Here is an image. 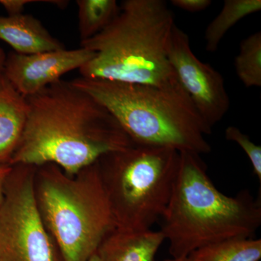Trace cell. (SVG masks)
<instances>
[{
  "label": "cell",
  "instance_id": "cell-1",
  "mask_svg": "<svg viewBox=\"0 0 261 261\" xmlns=\"http://www.w3.org/2000/svg\"><path fill=\"white\" fill-rule=\"evenodd\" d=\"M25 98L27 121L10 166L53 164L73 176L135 144L102 104L71 82L58 81Z\"/></svg>",
  "mask_w": 261,
  "mask_h": 261
},
{
  "label": "cell",
  "instance_id": "cell-2",
  "mask_svg": "<svg viewBox=\"0 0 261 261\" xmlns=\"http://www.w3.org/2000/svg\"><path fill=\"white\" fill-rule=\"evenodd\" d=\"M180 153V166L161 230L173 260L211 244L253 238L261 224L260 197L248 190L233 197L220 192L200 154Z\"/></svg>",
  "mask_w": 261,
  "mask_h": 261
},
{
  "label": "cell",
  "instance_id": "cell-3",
  "mask_svg": "<svg viewBox=\"0 0 261 261\" xmlns=\"http://www.w3.org/2000/svg\"><path fill=\"white\" fill-rule=\"evenodd\" d=\"M102 32L81 42L94 56L84 78L167 87L180 84L168 58L173 12L163 0H125Z\"/></svg>",
  "mask_w": 261,
  "mask_h": 261
},
{
  "label": "cell",
  "instance_id": "cell-4",
  "mask_svg": "<svg viewBox=\"0 0 261 261\" xmlns=\"http://www.w3.org/2000/svg\"><path fill=\"white\" fill-rule=\"evenodd\" d=\"M72 84L102 104L137 145L210 153L205 124L181 84L155 87L79 77Z\"/></svg>",
  "mask_w": 261,
  "mask_h": 261
},
{
  "label": "cell",
  "instance_id": "cell-5",
  "mask_svg": "<svg viewBox=\"0 0 261 261\" xmlns=\"http://www.w3.org/2000/svg\"><path fill=\"white\" fill-rule=\"evenodd\" d=\"M51 166L42 171L36 194L43 221L63 261H88L117 229L97 162L77 178Z\"/></svg>",
  "mask_w": 261,
  "mask_h": 261
},
{
  "label": "cell",
  "instance_id": "cell-6",
  "mask_svg": "<svg viewBox=\"0 0 261 261\" xmlns=\"http://www.w3.org/2000/svg\"><path fill=\"white\" fill-rule=\"evenodd\" d=\"M117 229L151 230L167 208L177 178L180 153L176 149L134 144L99 160ZM98 165V164H97Z\"/></svg>",
  "mask_w": 261,
  "mask_h": 261
},
{
  "label": "cell",
  "instance_id": "cell-7",
  "mask_svg": "<svg viewBox=\"0 0 261 261\" xmlns=\"http://www.w3.org/2000/svg\"><path fill=\"white\" fill-rule=\"evenodd\" d=\"M15 166L0 207V261H63L43 221L32 176Z\"/></svg>",
  "mask_w": 261,
  "mask_h": 261
},
{
  "label": "cell",
  "instance_id": "cell-8",
  "mask_svg": "<svg viewBox=\"0 0 261 261\" xmlns=\"http://www.w3.org/2000/svg\"><path fill=\"white\" fill-rule=\"evenodd\" d=\"M168 58L200 118L212 130L230 108L224 77L197 58L192 51L190 37L176 25L170 37Z\"/></svg>",
  "mask_w": 261,
  "mask_h": 261
},
{
  "label": "cell",
  "instance_id": "cell-9",
  "mask_svg": "<svg viewBox=\"0 0 261 261\" xmlns=\"http://www.w3.org/2000/svg\"><path fill=\"white\" fill-rule=\"evenodd\" d=\"M93 56V51L82 47L30 55L14 51L6 56L3 72L19 93L27 97L61 80L68 72L80 70Z\"/></svg>",
  "mask_w": 261,
  "mask_h": 261
},
{
  "label": "cell",
  "instance_id": "cell-10",
  "mask_svg": "<svg viewBox=\"0 0 261 261\" xmlns=\"http://www.w3.org/2000/svg\"><path fill=\"white\" fill-rule=\"evenodd\" d=\"M0 39L20 54H35L65 48L40 20L23 13L0 16Z\"/></svg>",
  "mask_w": 261,
  "mask_h": 261
},
{
  "label": "cell",
  "instance_id": "cell-11",
  "mask_svg": "<svg viewBox=\"0 0 261 261\" xmlns=\"http://www.w3.org/2000/svg\"><path fill=\"white\" fill-rule=\"evenodd\" d=\"M27 116L25 98L0 70V164H9L23 134Z\"/></svg>",
  "mask_w": 261,
  "mask_h": 261
},
{
  "label": "cell",
  "instance_id": "cell-12",
  "mask_svg": "<svg viewBox=\"0 0 261 261\" xmlns=\"http://www.w3.org/2000/svg\"><path fill=\"white\" fill-rule=\"evenodd\" d=\"M164 241L161 231L116 229L103 241L97 252L102 261H154Z\"/></svg>",
  "mask_w": 261,
  "mask_h": 261
},
{
  "label": "cell",
  "instance_id": "cell-13",
  "mask_svg": "<svg viewBox=\"0 0 261 261\" xmlns=\"http://www.w3.org/2000/svg\"><path fill=\"white\" fill-rule=\"evenodd\" d=\"M261 10L260 0H226L205 32L206 51L214 53L229 29L248 15Z\"/></svg>",
  "mask_w": 261,
  "mask_h": 261
},
{
  "label": "cell",
  "instance_id": "cell-14",
  "mask_svg": "<svg viewBox=\"0 0 261 261\" xmlns=\"http://www.w3.org/2000/svg\"><path fill=\"white\" fill-rule=\"evenodd\" d=\"M189 261H260V239H233L211 244L191 252Z\"/></svg>",
  "mask_w": 261,
  "mask_h": 261
},
{
  "label": "cell",
  "instance_id": "cell-15",
  "mask_svg": "<svg viewBox=\"0 0 261 261\" xmlns=\"http://www.w3.org/2000/svg\"><path fill=\"white\" fill-rule=\"evenodd\" d=\"M81 42L102 32L116 18L119 5L116 0H78Z\"/></svg>",
  "mask_w": 261,
  "mask_h": 261
},
{
  "label": "cell",
  "instance_id": "cell-16",
  "mask_svg": "<svg viewBox=\"0 0 261 261\" xmlns=\"http://www.w3.org/2000/svg\"><path fill=\"white\" fill-rule=\"evenodd\" d=\"M239 80L247 88L261 87V32L244 39L234 59Z\"/></svg>",
  "mask_w": 261,
  "mask_h": 261
},
{
  "label": "cell",
  "instance_id": "cell-17",
  "mask_svg": "<svg viewBox=\"0 0 261 261\" xmlns=\"http://www.w3.org/2000/svg\"><path fill=\"white\" fill-rule=\"evenodd\" d=\"M226 140L238 144L251 163L253 173L261 182V147L255 145L249 136L239 129L238 127L230 126L225 130Z\"/></svg>",
  "mask_w": 261,
  "mask_h": 261
},
{
  "label": "cell",
  "instance_id": "cell-18",
  "mask_svg": "<svg viewBox=\"0 0 261 261\" xmlns=\"http://www.w3.org/2000/svg\"><path fill=\"white\" fill-rule=\"evenodd\" d=\"M171 4L176 8L190 13H198L208 8L211 0H172Z\"/></svg>",
  "mask_w": 261,
  "mask_h": 261
},
{
  "label": "cell",
  "instance_id": "cell-19",
  "mask_svg": "<svg viewBox=\"0 0 261 261\" xmlns=\"http://www.w3.org/2000/svg\"><path fill=\"white\" fill-rule=\"evenodd\" d=\"M41 1L34 0H0V5L5 8L8 15L22 14L25 5Z\"/></svg>",
  "mask_w": 261,
  "mask_h": 261
},
{
  "label": "cell",
  "instance_id": "cell-20",
  "mask_svg": "<svg viewBox=\"0 0 261 261\" xmlns=\"http://www.w3.org/2000/svg\"><path fill=\"white\" fill-rule=\"evenodd\" d=\"M13 166L9 164H0V207L4 199L5 182L11 172Z\"/></svg>",
  "mask_w": 261,
  "mask_h": 261
},
{
  "label": "cell",
  "instance_id": "cell-21",
  "mask_svg": "<svg viewBox=\"0 0 261 261\" xmlns=\"http://www.w3.org/2000/svg\"><path fill=\"white\" fill-rule=\"evenodd\" d=\"M6 56L5 51L2 48H0V70H3V68H4Z\"/></svg>",
  "mask_w": 261,
  "mask_h": 261
},
{
  "label": "cell",
  "instance_id": "cell-22",
  "mask_svg": "<svg viewBox=\"0 0 261 261\" xmlns=\"http://www.w3.org/2000/svg\"><path fill=\"white\" fill-rule=\"evenodd\" d=\"M88 261H102V259H101L99 253H98V252L97 251L93 255H92V257H90V258H89Z\"/></svg>",
  "mask_w": 261,
  "mask_h": 261
},
{
  "label": "cell",
  "instance_id": "cell-23",
  "mask_svg": "<svg viewBox=\"0 0 261 261\" xmlns=\"http://www.w3.org/2000/svg\"><path fill=\"white\" fill-rule=\"evenodd\" d=\"M166 261H189V260H188V259H187L186 257V258L181 259V260H173V259H171V260H167Z\"/></svg>",
  "mask_w": 261,
  "mask_h": 261
}]
</instances>
